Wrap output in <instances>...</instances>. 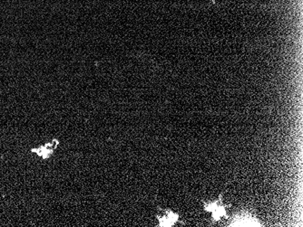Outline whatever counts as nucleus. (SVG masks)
<instances>
[{"label": "nucleus", "instance_id": "obj_1", "mask_svg": "<svg viewBox=\"0 0 303 227\" xmlns=\"http://www.w3.org/2000/svg\"><path fill=\"white\" fill-rule=\"evenodd\" d=\"M59 144L60 142L58 139H53L51 142H46L38 147L31 148L30 152L34 154L36 157L40 158L43 160H47L55 154V151L58 148Z\"/></svg>", "mask_w": 303, "mask_h": 227}, {"label": "nucleus", "instance_id": "obj_2", "mask_svg": "<svg viewBox=\"0 0 303 227\" xmlns=\"http://www.w3.org/2000/svg\"><path fill=\"white\" fill-rule=\"evenodd\" d=\"M204 209L209 213H212V220L218 222L223 216H226V206L223 204L222 196L216 201L212 203L204 204Z\"/></svg>", "mask_w": 303, "mask_h": 227}, {"label": "nucleus", "instance_id": "obj_3", "mask_svg": "<svg viewBox=\"0 0 303 227\" xmlns=\"http://www.w3.org/2000/svg\"><path fill=\"white\" fill-rule=\"evenodd\" d=\"M158 226L160 227H171L179 222V216L171 210H165L164 216H157Z\"/></svg>", "mask_w": 303, "mask_h": 227}, {"label": "nucleus", "instance_id": "obj_4", "mask_svg": "<svg viewBox=\"0 0 303 227\" xmlns=\"http://www.w3.org/2000/svg\"><path fill=\"white\" fill-rule=\"evenodd\" d=\"M232 227H261V224L255 221L252 216H240L238 219L232 223Z\"/></svg>", "mask_w": 303, "mask_h": 227}]
</instances>
